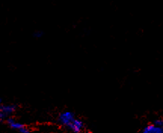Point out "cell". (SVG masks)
Here are the masks:
<instances>
[{"mask_svg": "<svg viewBox=\"0 0 163 133\" xmlns=\"http://www.w3.org/2000/svg\"><path fill=\"white\" fill-rule=\"evenodd\" d=\"M75 118H76V117H75L73 112L64 111L59 114L57 120H58V122L61 126L67 128Z\"/></svg>", "mask_w": 163, "mask_h": 133, "instance_id": "1", "label": "cell"}, {"mask_svg": "<svg viewBox=\"0 0 163 133\" xmlns=\"http://www.w3.org/2000/svg\"><path fill=\"white\" fill-rule=\"evenodd\" d=\"M17 107L13 104H7V105H0V121L6 120L8 117L15 113Z\"/></svg>", "mask_w": 163, "mask_h": 133, "instance_id": "2", "label": "cell"}, {"mask_svg": "<svg viewBox=\"0 0 163 133\" xmlns=\"http://www.w3.org/2000/svg\"><path fill=\"white\" fill-rule=\"evenodd\" d=\"M67 128L74 133H82L85 128V124L80 119L75 118Z\"/></svg>", "mask_w": 163, "mask_h": 133, "instance_id": "3", "label": "cell"}, {"mask_svg": "<svg viewBox=\"0 0 163 133\" xmlns=\"http://www.w3.org/2000/svg\"><path fill=\"white\" fill-rule=\"evenodd\" d=\"M140 133H163V129L157 126L154 123H152L143 128Z\"/></svg>", "mask_w": 163, "mask_h": 133, "instance_id": "4", "label": "cell"}, {"mask_svg": "<svg viewBox=\"0 0 163 133\" xmlns=\"http://www.w3.org/2000/svg\"><path fill=\"white\" fill-rule=\"evenodd\" d=\"M6 122H7V124H8L11 129H16V130H19L20 128H22L24 126V124L16 121V120H15V119L12 118V117H8V118L6 120Z\"/></svg>", "mask_w": 163, "mask_h": 133, "instance_id": "5", "label": "cell"}, {"mask_svg": "<svg viewBox=\"0 0 163 133\" xmlns=\"http://www.w3.org/2000/svg\"><path fill=\"white\" fill-rule=\"evenodd\" d=\"M153 123L155 124V125H156L157 126L162 128L163 129V119H157V120H156L155 121L153 122Z\"/></svg>", "mask_w": 163, "mask_h": 133, "instance_id": "6", "label": "cell"}, {"mask_svg": "<svg viewBox=\"0 0 163 133\" xmlns=\"http://www.w3.org/2000/svg\"><path fill=\"white\" fill-rule=\"evenodd\" d=\"M18 131L20 133H30V129L26 126H24L22 128H20Z\"/></svg>", "mask_w": 163, "mask_h": 133, "instance_id": "7", "label": "cell"}, {"mask_svg": "<svg viewBox=\"0 0 163 133\" xmlns=\"http://www.w3.org/2000/svg\"><path fill=\"white\" fill-rule=\"evenodd\" d=\"M43 35V33L41 32V31H36V32L34 33V34H33V36H35V37L36 38H39V37H42Z\"/></svg>", "mask_w": 163, "mask_h": 133, "instance_id": "8", "label": "cell"}, {"mask_svg": "<svg viewBox=\"0 0 163 133\" xmlns=\"http://www.w3.org/2000/svg\"><path fill=\"white\" fill-rule=\"evenodd\" d=\"M1 104H2V99H0V105H1Z\"/></svg>", "mask_w": 163, "mask_h": 133, "instance_id": "9", "label": "cell"}]
</instances>
